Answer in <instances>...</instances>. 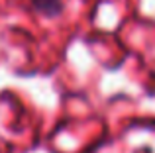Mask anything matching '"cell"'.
<instances>
[{"mask_svg":"<svg viewBox=\"0 0 155 153\" xmlns=\"http://www.w3.org/2000/svg\"><path fill=\"white\" fill-rule=\"evenodd\" d=\"M31 6L45 18H57L63 12V0H31Z\"/></svg>","mask_w":155,"mask_h":153,"instance_id":"1","label":"cell"}]
</instances>
